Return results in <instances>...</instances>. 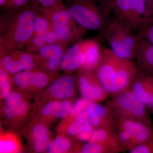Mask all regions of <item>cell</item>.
I'll list each match as a JSON object with an SVG mask.
<instances>
[{"mask_svg":"<svg viewBox=\"0 0 153 153\" xmlns=\"http://www.w3.org/2000/svg\"><path fill=\"white\" fill-rule=\"evenodd\" d=\"M16 144L12 140H2L0 142L1 153H9L15 150Z\"/></svg>","mask_w":153,"mask_h":153,"instance_id":"35","label":"cell"},{"mask_svg":"<svg viewBox=\"0 0 153 153\" xmlns=\"http://www.w3.org/2000/svg\"><path fill=\"white\" fill-rule=\"evenodd\" d=\"M46 33L37 34L33 39V44L35 47L40 48L44 46L46 42Z\"/></svg>","mask_w":153,"mask_h":153,"instance_id":"38","label":"cell"},{"mask_svg":"<svg viewBox=\"0 0 153 153\" xmlns=\"http://www.w3.org/2000/svg\"><path fill=\"white\" fill-rule=\"evenodd\" d=\"M114 16L134 34L142 26L146 18L138 15L132 6L131 0H108Z\"/></svg>","mask_w":153,"mask_h":153,"instance_id":"6","label":"cell"},{"mask_svg":"<svg viewBox=\"0 0 153 153\" xmlns=\"http://www.w3.org/2000/svg\"><path fill=\"white\" fill-rule=\"evenodd\" d=\"M75 79L72 75L62 76L51 84L49 91L52 96L58 99L70 98L75 92Z\"/></svg>","mask_w":153,"mask_h":153,"instance_id":"13","label":"cell"},{"mask_svg":"<svg viewBox=\"0 0 153 153\" xmlns=\"http://www.w3.org/2000/svg\"><path fill=\"white\" fill-rule=\"evenodd\" d=\"M92 131H82L77 135L78 139L82 141H89L91 137Z\"/></svg>","mask_w":153,"mask_h":153,"instance_id":"40","label":"cell"},{"mask_svg":"<svg viewBox=\"0 0 153 153\" xmlns=\"http://www.w3.org/2000/svg\"><path fill=\"white\" fill-rule=\"evenodd\" d=\"M93 128L85 110L74 119L67 130V133L69 135L74 136L82 131H92Z\"/></svg>","mask_w":153,"mask_h":153,"instance_id":"20","label":"cell"},{"mask_svg":"<svg viewBox=\"0 0 153 153\" xmlns=\"http://www.w3.org/2000/svg\"><path fill=\"white\" fill-rule=\"evenodd\" d=\"M1 63L3 68L11 74L30 70L34 67L32 56L27 53L23 54L18 60H14L10 56H5Z\"/></svg>","mask_w":153,"mask_h":153,"instance_id":"16","label":"cell"},{"mask_svg":"<svg viewBox=\"0 0 153 153\" xmlns=\"http://www.w3.org/2000/svg\"><path fill=\"white\" fill-rule=\"evenodd\" d=\"M86 111L93 128L117 129L120 121L107 104L103 105L91 102Z\"/></svg>","mask_w":153,"mask_h":153,"instance_id":"5","label":"cell"},{"mask_svg":"<svg viewBox=\"0 0 153 153\" xmlns=\"http://www.w3.org/2000/svg\"><path fill=\"white\" fill-rule=\"evenodd\" d=\"M91 102L90 100L85 97L80 99L76 102L73 107L71 108L70 115L75 118L78 116L81 113L86 110Z\"/></svg>","mask_w":153,"mask_h":153,"instance_id":"28","label":"cell"},{"mask_svg":"<svg viewBox=\"0 0 153 153\" xmlns=\"http://www.w3.org/2000/svg\"><path fill=\"white\" fill-rule=\"evenodd\" d=\"M134 34L153 44V16L147 18L141 27Z\"/></svg>","mask_w":153,"mask_h":153,"instance_id":"23","label":"cell"},{"mask_svg":"<svg viewBox=\"0 0 153 153\" xmlns=\"http://www.w3.org/2000/svg\"><path fill=\"white\" fill-rule=\"evenodd\" d=\"M138 73L137 63L132 60L120 58L117 70V93L131 88Z\"/></svg>","mask_w":153,"mask_h":153,"instance_id":"10","label":"cell"},{"mask_svg":"<svg viewBox=\"0 0 153 153\" xmlns=\"http://www.w3.org/2000/svg\"><path fill=\"white\" fill-rule=\"evenodd\" d=\"M28 109V105L26 102H21L13 110L10 111L4 112L5 116L7 118H12L17 116H21L25 114Z\"/></svg>","mask_w":153,"mask_h":153,"instance_id":"32","label":"cell"},{"mask_svg":"<svg viewBox=\"0 0 153 153\" xmlns=\"http://www.w3.org/2000/svg\"><path fill=\"white\" fill-rule=\"evenodd\" d=\"M74 25L71 24H53V31L56 33L58 40H68L74 33Z\"/></svg>","mask_w":153,"mask_h":153,"instance_id":"25","label":"cell"},{"mask_svg":"<svg viewBox=\"0 0 153 153\" xmlns=\"http://www.w3.org/2000/svg\"><path fill=\"white\" fill-rule=\"evenodd\" d=\"M49 26V22L47 19L43 17H36L34 24V29L36 34L46 33L48 31Z\"/></svg>","mask_w":153,"mask_h":153,"instance_id":"31","label":"cell"},{"mask_svg":"<svg viewBox=\"0 0 153 153\" xmlns=\"http://www.w3.org/2000/svg\"><path fill=\"white\" fill-rule=\"evenodd\" d=\"M82 49L85 53V62L82 68L84 70L95 69L101 56L102 48L98 42L88 41L82 42Z\"/></svg>","mask_w":153,"mask_h":153,"instance_id":"17","label":"cell"},{"mask_svg":"<svg viewBox=\"0 0 153 153\" xmlns=\"http://www.w3.org/2000/svg\"><path fill=\"white\" fill-rule=\"evenodd\" d=\"M151 78V81H152V84L153 86V91H152V100H151V105L149 107V108H150L152 111L153 113V77L150 76Z\"/></svg>","mask_w":153,"mask_h":153,"instance_id":"43","label":"cell"},{"mask_svg":"<svg viewBox=\"0 0 153 153\" xmlns=\"http://www.w3.org/2000/svg\"><path fill=\"white\" fill-rule=\"evenodd\" d=\"M85 58L82 49V42L76 43L66 50L60 61V66L63 69L72 71L82 68Z\"/></svg>","mask_w":153,"mask_h":153,"instance_id":"11","label":"cell"},{"mask_svg":"<svg viewBox=\"0 0 153 153\" xmlns=\"http://www.w3.org/2000/svg\"><path fill=\"white\" fill-rule=\"evenodd\" d=\"M70 16L84 30L104 31L111 10L94 0H66Z\"/></svg>","mask_w":153,"mask_h":153,"instance_id":"1","label":"cell"},{"mask_svg":"<svg viewBox=\"0 0 153 153\" xmlns=\"http://www.w3.org/2000/svg\"><path fill=\"white\" fill-rule=\"evenodd\" d=\"M132 6L137 13L144 18H147L146 4L145 0H131Z\"/></svg>","mask_w":153,"mask_h":153,"instance_id":"34","label":"cell"},{"mask_svg":"<svg viewBox=\"0 0 153 153\" xmlns=\"http://www.w3.org/2000/svg\"><path fill=\"white\" fill-rule=\"evenodd\" d=\"M46 42L49 44H54L57 41V37L54 31H47L46 33Z\"/></svg>","mask_w":153,"mask_h":153,"instance_id":"39","label":"cell"},{"mask_svg":"<svg viewBox=\"0 0 153 153\" xmlns=\"http://www.w3.org/2000/svg\"><path fill=\"white\" fill-rule=\"evenodd\" d=\"M7 0H0V5L1 7L6 6Z\"/></svg>","mask_w":153,"mask_h":153,"instance_id":"44","label":"cell"},{"mask_svg":"<svg viewBox=\"0 0 153 153\" xmlns=\"http://www.w3.org/2000/svg\"><path fill=\"white\" fill-rule=\"evenodd\" d=\"M102 6L105 7H110V4L108 0H94Z\"/></svg>","mask_w":153,"mask_h":153,"instance_id":"42","label":"cell"},{"mask_svg":"<svg viewBox=\"0 0 153 153\" xmlns=\"http://www.w3.org/2000/svg\"><path fill=\"white\" fill-rule=\"evenodd\" d=\"M47 12L53 13L63 5L64 0H36Z\"/></svg>","mask_w":153,"mask_h":153,"instance_id":"29","label":"cell"},{"mask_svg":"<svg viewBox=\"0 0 153 153\" xmlns=\"http://www.w3.org/2000/svg\"><path fill=\"white\" fill-rule=\"evenodd\" d=\"M89 142L99 143L115 148L120 152H124L125 148L119 137L117 130L95 128L93 130Z\"/></svg>","mask_w":153,"mask_h":153,"instance_id":"12","label":"cell"},{"mask_svg":"<svg viewBox=\"0 0 153 153\" xmlns=\"http://www.w3.org/2000/svg\"><path fill=\"white\" fill-rule=\"evenodd\" d=\"M85 74H81L78 78V86L83 97L91 102L102 101L109 95L104 89L96 73H89L86 70Z\"/></svg>","mask_w":153,"mask_h":153,"instance_id":"8","label":"cell"},{"mask_svg":"<svg viewBox=\"0 0 153 153\" xmlns=\"http://www.w3.org/2000/svg\"><path fill=\"white\" fill-rule=\"evenodd\" d=\"M82 153H118L120 152L115 148L99 143L89 142L82 146L80 150Z\"/></svg>","mask_w":153,"mask_h":153,"instance_id":"22","label":"cell"},{"mask_svg":"<svg viewBox=\"0 0 153 153\" xmlns=\"http://www.w3.org/2000/svg\"><path fill=\"white\" fill-rule=\"evenodd\" d=\"M30 0H7L6 6L14 8H20L27 4Z\"/></svg>","mask_w":153,"mask_h":153,"instance_id":"37","label":"cell"},{"mask_svg":"<svg viewBox=\"0 0 153 153\" xmlns=\"http://www.w3.org/2000/svg\"><path fill=\"white\" fill-rule=\"evenodd\" d=\"M36 17V13L31 9H27L20 13L12 31V42L19 45L29 41L35 32Z\"/></svg>","mask_w":153,"mask_h":153,"instance_id":"7","label":"cell"},{"mask_svg":"<svg viewBox=\"0 0 153 153\" xmlns=\"http://www.w3.org/2000/svg\"><path fill=\"white\" fill-rule=\"evenodd\" d=\"M153 138V126L135 120L132 136L128 151L138 145L146 142Z\"/></svg>","mask_w":153,"mask_h":153,"instance_id":"18","label":"cell"},{"mask_svg":"<svg viewBox=\"0 0 153 153\" xmlns=\"http://www.w3.org/2000/svg\"><path fill=\"white\" fill-rule=\"evenodd\" d=\"M111 49L121 59L132 60L136 57L137 38L131 30L115 17H111L104 30Z\"/></svg>","mask_w":153,"mask_h":153,"instance_id":"2","label":"cell"},{"mask_svg":"<svg viewBox=\"0 0 153 153\" xmlns=\"http://www.w3.org/2000/svg\"><path fill=\"white\" fill-rule=\"evenodd\" d=\"M120 57L111 49L102 48L101 56L95 73L104 89L109 94L117 93V70Z\"/></svg>","mask_w":153,"mask_h":153,"instance_id":"4","label":"cell"},{"mask_svg":"<svg viewBox=\"0 0 153 153\" xmlns=\"http://www.w3.org/2000/svg\"></svg>","mask_w":153,"mask_h":153,"instance_id":"45","label":"cell"},{"mask_svg":"<svg viewBox=\"0 0 153 153\" xmlns=\"http://www.w3.org/2000/svg\"><path fill=\"white\" fill-rule=\"evenodd\" d=\"M33 135L35 150L38 152H43L49 145V131L44 126L38 125L33 128Z\"/></svg>","mask_w":153,"mask_h":153,"instance_id":"21","label":"cell"},{"mask_svg":"<svg viewBox=\"0 0 153 153\" xmlns=\"http://www.w3.org/2000/svg\"><path fill=\"white\" fill-rule=\"evenodd\" d=\"M136 37L137 42L136 59L139 72L153 77V44L140 37Z\"/></svg>","mask_w":153,"mask_h":153,"instance_id":"9","label":"cell"},{"mask_svg":"<svg viewBox=\"0 0 153 153\" xmlns=\"http://www.w3.org/2000/svg\"><path fill=\"white\" fill-rule=\"evenodd\" d=\"M14 81L16 85L22 88L31 85L43 88L47 85L49 79L47 75L44 73H34L30 70H27L16 73L14 76Z\"/></svg>","mask_w":153,"mask_h":153,"instance_id":"15","label":"cell"},{"mask_svg":"<svg viewBox=\"0 0 153 153\" xmlns=\"http://www.w3.org/2000/svg\"><path fill=\"white\" fill-rule=\"evenodd\" d=\"M39 55L48 59V66L52 71L56 70L63 55V48L58 44H49L39 48Z\"/></svg>","mask_w":153,"mask_h":153,"instance_id":"19","label":"cell"},{"mask_svg":"<svg viewBox=\"0 0 153 153\" xmlns=\"http://www.w3.org/2000/svg\"><path fill=\"white\" fill-rule=\"evenodd\" d=\"M59 102L57 101H52L44 107L42 111V114L44 115L55 114L59 106Z\"/></svg>","mask_w":153,"mask_h":153,"instance_id":"36","label":"cell"},{"mask_svg":"<svg viewBox=\"0 0 153 153\" xmlns=\"http://www.w3.org/2000/svg\"><path fill=\"white\" fill-rule=\"evenodd\" d=\"M106 104L120 121L125 119H131L153 125L147 106L140 100L131 88L114 94Z\"/></svg>","mask_w":153,"mask_h":153,"instance_id":"3","label":"cell"},{"mask_svg":"<svg viewBox=\"0 0 153 153\" xmlns=\"http://www.w3.org/2000/svg\"><path fill=\"white\" fill-rule=\"evenodd\" d=\"M71 103L67 100H64L59 102V106L55 115L57 117L64 118L67 116L71 111Z\"/></svg>","mask_w":153,"mask_h":153,"instance_id":"33","label":"cell"},{"mask_svg":"<svg viewBox=\"0 0 153 153\" xmlns=\"http://www.w3.org/2000/svg\"><path fill=\"white\" fill-rule=\"evenodd\" d=\"M0 86L1 97L6 99L10 93L11 84L7 73L2 69L0 71Z\"/></svg>","mask_w":153,"mask_h":153,"instance_id":"27","label":"cell"},{"mask_svg":"<svg viewBox=\"0 0 153 153\" xmlns=\"http://www.w3.org/2000/svg\"><path fill=\"white\" fill-rule=\"evenodd\" d=\"M131 88L140 100L149 108L153 91L150 77L139 72Z\"/></svg>","mask_w":153,"mask_h":153,"instance_id":"14","label":"cell"},{"mask_svg":"<svg viewBox=\"0 0 153 153\" xmlns=\"http://www.w3.org/2000/svg\"><path fill=\"white\" fill-rule=\"evenodd\" d=\"M146 4L147 17L153 16V0H145Z\"/></svg>","mask_w":153,"mask_h":153,"instance_id":"41","label":"cell"},{"mask_svg":"<svg viewBox=\"0 0 153 153\" xmlns=\"http://www.w3.org/2000/svg\"><path fill=\"white\" fill-rule=\"evenodd\" d=\"M71 146V142L68 139L59 137L49 143L47 149L49 153H63L68 151Z\"/></svg>","mask_w":153,"mask_h":153,"instance_id":"24","label":"cell"},{"mask_svg":"<svg viewBox=\"0 0 153 153\" xmlns=\"http://www.w3.org/2000/svg\"><path fill=\"white\" fill-rule=\"evenodd\" d=\"M128 152L130 153H153V138L134 147Z\"/></svg>","mask_w":153,"mask_h":153,"instance_id":"30","label":"cell"},{"mask_svg":"<svg viewBox=\"0 0 153 153\" xmlns=\"http://www.w3.org/2000/svg\"><path fill=\"white\" fill-rule=\"evenodd\" d=\"M22 97L17 92L10 93L6 98L4 112L10 111L15 109L21 102Z\"/></svg>","mask_w":153,"mask_h":153,"instance_id":"26","label":"cell"}]
</instances>
